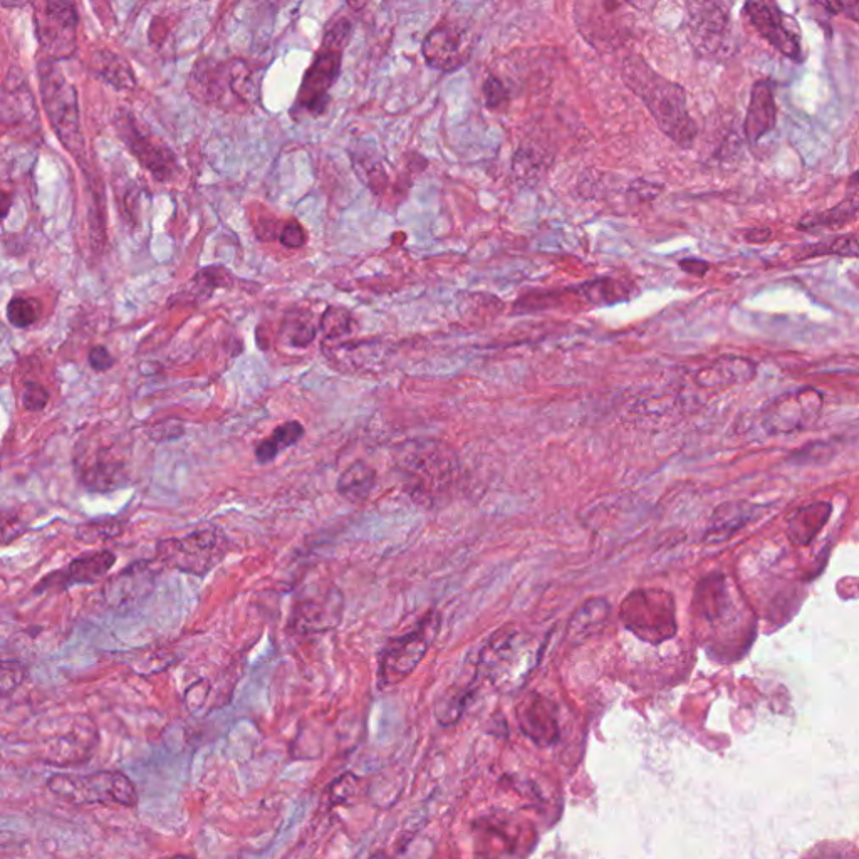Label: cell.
Instances as JSON below:
<instances>
[{
  "label": "cell",
  "mask_w": 859,
  "mask_h": 859,
  "mask_svg": "<svg viewBox=\"0 0 859 859\" xmlns=\"http://www.w3.org/2000/svg\"><path fill=\"white\" fill-rule=\"evenodd\" d=\"M625 83L640 96L660 130L682 148H690L697 138V123L688 113L687 94L680 84L656 74L640 58L623 64Z\"/></svg>",
  "instance_id": "1"
},
{
  "label": "cell",
  "mask_w": 859,
  "mask_h": 859,
  "mask_svg": "<svg viewBox=\"0 0 859 859\" xmlns=\"http://www.w3.org/2000/svg\"><path fill=\"white\" fill-rule=\"evenodd\" d=\"M542 643L526 631L502 628L480 651L479 667L500 692H516L541 660Z\"/></svg>",
  "instance_id": "2"
},
{
  "label": "cell",
  "mask_w": 859,
  "mask_h": 859,
  "mask_svg": "<svg viewBox=\"0 0 859 859\" xmlns=\"http://www.w3.org/2000/svg\"><path fill=\"white\" fill-rule=\"evenodd\" d=\"M398 469L413 499L432 505L447 494L459 474L452 448L438 440H413L400 450Z\"/></svg>",
  "instance_id": "3"
},
{
  "label": "cell",
  "mask_w": 859,
  "mask_h": 859,
  "mask_svg": "<svg viewBox=\"0 0 859 859\" xmlns=\"http://www.w3.org/2000/svg\"><path fill=\"white\" fill-rule=\"evenodd\" d=\"M232 549V541L222 527L204 524L185 536L158 542L155 558L165 568L205 578L229 556Z\"/></svg>",
  "instance_id": "4"
},
{
  "label": "cell",
  "mask_w": 859,
  "mask_h": 859,
  "mask_svg": "<svg viewBox=\"0 0 859 859\" xmlns=\"http://www.w3.org/2000/svg\"><path fill=\"white\" fill-rule=\"evenodd\" d=\"M353 26L346 17H339L324 34L323 44L314 58L311 68L302 79L292 111L297 115L321 116L329 103V89L338 79L343 61V51L349 42Z\"/></svg>",
  "instance_id": "5"
},
{
  "label": "cell",
  "mask_w": 859,
  "mask_h": 859,
  "mask_svg": "<svg viewBox=\"0 0 859 859\" xmlns=\"http://www.w3.org/2000/svg\"><path fill=\"white\" fill-rule=\"evenodd\" d=\"M39 86L42 105L51 121L59 141L78 160L79 167L86 165L81 118H79L78 93L73 84L64 78L58 66L46 59L39 63Z\"/></svg>",
  "instance_id": "6"
},
{
  "label": "cell",
  "mask_w": 859,
  "mask_h": 859,
  "mask_svg": "<svg viewBox=\"0 0 859 859\" xmlns=\"http://www.w3.org/2000/svg\"><path fill=\"white\" fill-rule=\"evenodd\" d=\"M49 791L69 804H118L138 806V792L130 777L118 771H99L86 776L56 774L47 781Z\"/></svg>",
  "instance_id": "7"
},
{
  "label": "cell",
  "mask_w": 859,
  "mask_h": 859,
  "mask_svg": "<svg viewBox=\"0 0 859 859\" xmlns=\"http://www.w3.org/2000/svg\"><path fill=\"white\" fill-rule=\"evenodd\" d=\"M440 625V613L432 610L412 631L388 640L378 660L380 688L395 687L417 670L437 638Z\"/></svg>",
  "instance_id": "8"
},
{
  "label": "cell",
  "mask_w": 859,
  "mask_h": 859,
  "mask_svg": "<svg viewBox=\"0 0 859 859\" xmlns=\"http://www.w3.org/2000/svg\"><path fill=\"white\" fill-rule=\"evenodd\" d=\"M620 620L630 633L655 645L677 633L675 601L662 589L631 591L621 603Z\"/></svg>",
  "instance_id": "9"
},
{
  "label": "cell",
  "mask_w": 859,
  "mask_h": 859,
  "mask_svg": "<svg viewBox=\"0 0 859 859\" xmlns=\"http://www.w3.org/2000/svg\"><path fill=\"white\" fill-rule=\"evenodd\" d=\"M256 79L252 76L249 66L244 61L217 63L205 59L198 63L190 76V91L193 96L205 103H222L229 96L244 105H250L256 98Z\"/></svg>",
  "instance_id": "10"
},
{
  "label": "cell",
  "mask_w": 859,
  "mask_h": 859,
  "mask_svg": "<svg viewBox=\"0 0 859 859\" xmlns=\"http://www.w3.org/2000/svg\"><path fill=\"white\" fill-rule=\"evenodd\" d=\"M687 32L690 44L703 58L729 53L730 16L722 4H688Z\"/></svg>",
  "instance_id": "11"
},
{
  "label": "cell",
  "mask_w": 859,
  "mask_h": 859,
  "mask_svg": "<svg viewBox=\"0 0 859 859\" xmlns=\"http://www.w3.org/2000/svg\"><path fill=\"white\" fill-rule=\"evenodd\" d=\"M625 4H576V22L584 39L594 47H615L625 42L630 31V12Z\"/></svg>",
  "instance_id": "12"
},
{
  "label": "cell",
  "mask_w": 859,
  "mask_h": 859,
  "mask_svg": "<svg viewBox=\"0 0 859 859\" xmlns=\"http://www.w3.org/2000/svg\"><path fill=\"white\" fill-rule=\"evenodd\" d=\"M36 31L41 47L54 59L73 56L76 51L78 14L68 2L34 4Z\"/></svg>",
  "instance_id": "13"
},
{
  "label": "cell",
  "mask_w": 859,
  "mask_h": 859,
  "mask_svg": "<svg viewBox=\"0 0 859 859\" xmlns=\"http://www.w3.org/2000/svg\"><path fill=\"white\" fill-rule=\"evenodd\" d=\"M745 14L755 31L759 32L777 53L801 63L804 59L801 31L794 17L786 16L772 2H747Z\"/></svg>",
  "instance_id": "14"
},
{
  "label": "cell",
  "mask_w": 859,
  "mask_h": 859,
  "mask_svg": "<svg viewBox=\"0 0 859 859\" xmlns=\"http://www.w3.org/2000/svg\"><path fill=\"white\" fill-rule=\"evenodd\" d=\"M116 554L110 549H99V551L84 552L73 561H69L64 568L56 569L53 573L46 574L39 583L34 586L32 593H58L68 591L74 586H93L101 579L106 578L111 569L116 566Z\"/></svg>",
  "instance_id": "15"
},
{
  "label": "cell",
  "mask_w": 859,
  "mask_h": 859,
  "mask_svg": "<svg viewBox=\"0 0 859 859\" xmlns=\"http://www.w3.org/2000/svg\"><path fill=\"white\" fill-rule=\"evenodd\" d=\"M343 613V593L336 586H329L321 593L297 598L289 618V630L297 635L326 633L341 623Z\"/></svg>",
  "instance_id": "16"
},
{
  "label": "cell",
  "mask_w": 859,
  "mask_h": 859,
  "mask_svg": "<svg viewBox=\"0 0 859 859\" xmlns=\"http://www.w3.org/2000/svg\"><path fill=\"white\" fill-rule=\"evenodd\" d=\"M823 407V396L818 391L802 390L782 396L764 413V428L772 435L799 432L811 427Z\"/></svg>",
  "instance_id": "17"
},
{
  "label": "cell",
  "mask_w": 859,
  "mask_h": 859,
  "mask_svg": "<svg viewBox=\"0 0 859 859\" xmlns=\"http://www.w3.org/2000/svg\"><path fill=\"white\" fill-rule=\"evenodd\" d=\"M472 41L464 27L442 24L428 32L423 41V58L428 66L450 73L462 68L470 58Z\"/></svg>",
  "instance_id": "18"
},
{
  "label": "cell",
  "mask_w": 859,
  "mask_h": 859,
  "mask_svg": "<svg viewBox=\"0 0 859 859\" xmlns=\"http://www.w3.org/2000/svg\"><path fill=\"white\" fill-rule=\"evenodd\" d=\"M116 130L121 140L125 141L131 153L140 160L143 167L150 170L158 182H168L177 170V157L165 146L153 143L136 128L130 113L121 110L115 120Z\"/></svg>",
  "instance_id": "19"
},
{
  "label": "cell",
  "mask_w": 859,
  "mask_h": 859,
  "mask_svg": "<svg viewBox=\"0 0 859 859\" xmlns=\"http://www.w3.org/2000/svg\"><path fill=\"white\" fill-rule=\"evenodd\" d=\"M516 717L527 739L539 747H549L558 742V707L541 693H527L517 705Z\"/></svg>",
  "instance_id": "20"
},
{
  "label": "cell",
  "mask_w": 859,
  "mask_h": 859,
  "mask_svg": "<svg viewBox=\"0 0 859 859\" xmlns=\"http://www.w3.org/2000/svg\"><path fill=\"white\" fill-rule=\"evenodd\" d=\"M76 469H78L79 480L86 485L88 489L96 490V492H111V490L120 489L126 485L125 465L121 459L115 457L110 450L99 448L96 452H88L83 450L76 460Z\"/></svg>",
  "instance_id": "21"
},
{
  "label": "cell",
  "mask_w": 859,
  "mask_h": 859,
  "mask_svg": "<svg viewBox=\"0 0 859 859\" xmlns=\"http://www.w3.org/2000/svg\"><path fill=\"white\" fill-rule=\"evenodd\" d=\"M777 106L776 96L771 81L761 79L752 86L750 91L749 108L745 116V136L750 145L761 141L769 131L776 128Z\"/></svg>",
  "instance_id": "22"
},
{
  "label": "cell",
  "mask_w": 859,
  "mask_h": 859,
  "mask_svg": "<svg viewBox=\"0 0 859 859\" xmlns=\"http://www.w3.org/2000/svg\"><path fill=\"white\" fill-rule=\"evenodd\" d=\"M762 511H764V507L761 505L745 504V502H730V504L720 505L715 509L714 516H712L705 541L712 542V544L727 541L740 529H744L750 521H754L755 517L759 516Z\"/></svg>",
  "instance_id": "23"
},
{
  "label": "cell",
  "mask_w": 859,
  "mask_h": 859,
  "mask_svg": "<svg viewBox=\"0 0 859 859\" xmlns=\"http://www.w3.org/2000/svg\"><path fill=\"white\" fill-rule=\"evenodd\" d=\"M610 615L611 604L608 603V599H588L571 616L566 638L569 643L579 645L593 636L601 635V631L606 628V623L610 620Z\"/></svg>",
  "instance_id": "24"
},
{
  "label": "cell",
  "mask_w": 859,
  "mask_h": 859,
  "mask_svg": "<svg viewBox=\"0 0 859 859\" xmlns=\"http://www.w3.org/2000/svg\"><path fill=\"white\" fill-rule=\"evenodd\" d=\"M376 482H378L376 470L370 464L358 460L355 464L349 465L343 474L339 475L336 490L344 500H348L351 504H363L365 500H368L371 492L375 490Z\"/></svg>",
  "instance_id": "25"
},
{
  "label": "cell",
  "mask_w": 859,
  "mask_h": 859,
  "mask_svg": "<svg viewBox=\"0 0 859 859\" xmlns=\"http://www.w3.org/2000/svg\"><path fill=\"white\" fill-rule=\"evenodd\" d=\"M304 433H306V428L297 420L282 423L272 430L269 437L257 443L256 448H254L257 462L261 465L272 464L282 452H286L287 448L294 447L301 442Z\"/></svg>",
  "instance_id": "26"
},
{
  "label": "cell",
  "mask_w": 859,
  "mask_h": 859,
  "mask_svg": "<svg viewBox=\"0 0 859 859\" xmlns=\"http://www.w3.org/2000/svg\"><path fill=\"white\" fill-rule=\"evenodd\" d=\"M829 514H831V505L826 502H816L794 512L789 519L791 541L796 542L797 546L809 544L828 522Z\"/></svg>",
  "instance_id": "27"
},
{
  "label": "cell",
  "mask_w": 859,
  "mask_h": 859,
  "mask_svg": "<svg viewBox=\"0 0 859 859\" xmlns=\"http://www.w3.org/2000/svg\"><path fill=\"white\" fill-rule=\"evenodd\" d=\"M89 69L93 71L94 76H98L105 83L111 84L113 88H135V73L131 71L130 64L126 63V59L121 58L118 54L111 53V51H98V53H94L91 56Z\"/></svg>",
  "instance_id": "28"
},
{
  "label": "cell",
  "mask_w": 859,
  "mask_h": 859,
  "mask_svg": "<svg viewBox=\"0 0 859 859\" xmlns=\"http://www.w3.org/2000/svg\"><path fill=\"white\" fill-rule=\"evenodd\" d=\"M284 338L287 343L294 348H308L309 344L313 343L316 338V328H314L311 316H294L292 319H287L284 324Z\"/></svg>",
  "instance_id": "29"
},
{
  "label": "cell",
  "mask_w": 859,
  "mask_h": 859,
  "mask_svg": "<svg viewBox=\"0 0 859 859\" xmlns=\"http://www.w3.org/2000/svg\"><path fill=\"white\" fill-rule=\"evenodd\" d=\"M321 331L324 338L338 339L348 336L353 331V319L346 309L329 308L321 319Z\"/></svg>",
  "instance_id": "30"
},
{
  "label": "cell",
  "mask_w": 859,
  "mask_h": 859,
  "mask_svg": "<svg viewBox=\"0 0 859 859\" xmlns=\"http://www.w3.org/2000/svg\"><path fill=\"white\" fill-rule=\"evenodd\" d=\"M121 526L120 519H116V517H111V519H105V521H96L89 522V524H84V526L79 527L78 537L79 541L84 542H96V541H106V539H113V537L121 534Z\"/></svg>",
  "instance_id": "31"
},
{
  "label": "cell",
  "mask_w": 859,
  "mask_h": 859,
  "mask_svg": "<svg viewBox=\"0 0 859 859\" xmlns=\"http://www.w3.org/2000/svg\"><path fill=\"white\" fill-rule=\"evenodd\" d=\"M853 215L854 210L849 205H839V207L829 210V212H823V214L814 215V217H807V219L802 220L799 227H801V230H813L818 229V227H839V225L846 224V222L853 219Z\"/></svg>",
  "instance_id": "32"
},
{
  "label": "cell",
  "mask_w": 859,
  "mask_h": 859,
  "mask_svg": "<svg viewBox=\"0 0 859 859\" xmlns=\"http://www.w3.org/2000/svg\"><path fill=\"white\" fill-rule=\"evenodd\" d=\"M584 296L594 304H610V302L621 301L625 297V291L621 289L618 281H594L583 286Z\"/></svg>",
  "instance_id": "33"
},
{
  "label": "cell",
  "mask_w": 859,
  "mask_h": 859,
  "mask_svg": "<svg viewBox=\"0 0 859 859\" xmlns=\"http://www.w3.org/2000/svg\"><path fill=\"white\" fill-rule=\"evenodd\" d=\"M37 318H39V311L34 306V302L29 301V299L14 297L7 304V319L14 328H29L36 323Z\"/></svg>",
  "instance_id": "34"
},
{
  "label": "cell",
  "mask_w": 859,
  "mask_h": 859,
  "mask_svg": "<svg viewBox=\"0 0 859 859\" xmlns=\"http://www.w3.org/2000/svg\"><path fill=\"white\" fill-rule=\"evenodd\" d=\"M828 254H838L843 257H858L859 244L853 237H836V239L823 242L821 245H816L811 249V256H828Z\"/></svg>",
  "instance_id": "35"
},
{
  "label": "cell",
  "mask_w": 859,
  "mask_h": 859,
  "mask_svg": "<svg viewBox=\"0 0 859 859\" xmlns=\"http://www.w3.org/2000/svg\"><path fill=\"white\" fill-rule=\"evenodd\" d=\"M229 272L225 271L224 267H207L204 271L198 272L195 279H193V284L197 287L198 294H202L204 289H207V292L214 291V289H219V287H227L230 284Z\"/></svg>",
  "instance_id": "36"
},
{
  "label": "cell",
  "mask_w": 859,
  "mask_h": 859,
  "mask_svg": "<svg viewBox=\"0 0 859 859\" xmlns=\"http://www.w3.org/2000/svg\"><path fill=\"white\" fill-rule=\"evenodd\" d=\"M49 403V391L37 383V381H27L22 390V408L27 412H42Z\"/></svg>",
  "instance_id": "37"
},
{
  "label": "cell",
  "mask_w": 859,
  "mask_h": 859,
  "mask_svg": "<svg viewBox=\"0 0 859 859\" xmlns=\"http://www.w3.org/2000/svg\"><path fill=\"white\" fill-rule=\"evenodd\" d=\"M355 165H361V167H363V170H358V172L361 173V180H363V182H365L373 192L380 193L385 190L388 178H386L385 170L381 168L380 162L368 160V158H361V160H355Z\"/></svg>",
  "instance_id": "38"
},
{
  "label": "cell",
  "mask_w": 859,
  "mask_h": 859,
  "mask_svg": "<svg viewBox=\"0 0 859 859\" xmlns=\"http://www.w3.org/2000/svg\"><path fill=\"white\" fill-rule=\"evenodd\" d=\"M358 782H360V779H358L355 774H344V776L338 777V779L331 784V787H329V802H331L333 806H338V804L348 802L351 797L355 796L356 789H358Z\"/></svg>",
  "instance_id": "39"
},
{
  "label": "cell",
  "mask_w": 859,
  "mask_h": 859,
  "mask_svg": "<svg viewBox=\"0 0 859 859\" xmlns=\"http://www.w3.org/2000/svg\"><path fill=\"white\" fill-rule=\"evenodd\" d=\"M24 677H26V672L19 663H2V682H0L2 695L6 697L12 690H16L24 682Z\"/></svg>",
  "instance_id": "40"
},
{
  "label": "cell",
  "mask_w": 859,
  "mask_h": 859,
  "mask_svg": "<svg viewBox=\"0 0 859 859\" xmlns=\"http://www.w3.org/2000/svg\"><path fill=\"white\" fill-rule=\"evenodd\" d=\"M485 105L489 106V110H495L499 106L504 105L507 99V89L504 83L495 76H489L484 84Z\"/></svg>",
  "instance_id": "41"
},
{
  "label": "cell",
  "mask_w": 859,
  "mask_h": 859,
  "mask_svg": "<svg viewBox=\"0 0 859 859\" xmlns=\"http://www.w3.org/2000/svg\"><path fill=\"white\" fill-rule=\"evenodd\" d=\"M88 363L96 373H105L115 366V358L105 346H93L89 349Z\"/></svg>",
  "instance_id": "42"
},
{
  "label": "cell",
  "mask_w": 859,
  "mask_h": 859,
  "mask_svg": "<svg viewBox=\"0 0 859 859\" xmlns=\"http://www.w3.org/2000/svg\"><path fill=\"white\" fill-rule=\"evenodd\" d=\"M281 242L282 245H286L289 249H297V247H302V245L306 244V234H304L301 225L291 222V224H287L282 229Z\"/></svg>",
  "instance_id": "43"
},
{
  "label": "cell",
  "mask_w": 859,
  "mask_h": 859,
  "mask_svg": "<svg viewBox=\"0 0 859 859\" xmlns=\"http://www.w3.org/2000/svg\"><path fill=\"white\" fill-rule=\"evenodd\" d=\"M819 6L826 11L833 12L834 16L843 14V16L859 24V2H821Z\"/></svg>",
  "instance_id": "44"
},
{
  "label": "cell",
  "mask_w": 859,
  "mask_h": 859,
  "mask_svg": "<svg viewBox=\"0 0 859 859\" xmlns=\"http://www.w3.org/2000/svg\"><path fill=\"white\" fill-rule=\"evenodd\" d=\"M680 267H682L683 271L688 272V274L703 277L709 272L710 264L709 262L700 261V259H685V261H680Z\"/></svg>",
  "instance_id": "45"
},
{
  "label": "cell",
  "mask_w": 859,
  "mask_h": 859,
  "mask_svg": "<svg viewBox=\"0 0 859 859\" xmlns=\"http://www.w3.org/2000/svg\"><path fill=\"white\" fill-rule=\"evenodd\" d=\"M173 425H175V422H162V425H157V427L151 430V438L157 440V442H168V440L180 438L178 433L168 432V428H172Z\"/></svg>",
  "instance_id": "46"
},
{
  "label": "cell",
  "mask_w": 859,
  "mask_h": 859,
  "mask_svg": "<svg viewBox=\"0 0 859 859\" xmlns=\"http://www.w3.org/2000/svg\"><path fill=\"white\" fill-rule=\"evenodd\" d=\"M772 237L771 229H752L745 234V240L750 244H766Z\"/></svg>",
  "instance_id": "47"
},
{
  "label": "cell",
  "mask_w": 859,
  "mask_h": 859,
  "mask_svg": "<svg viewBox=\"0 0 859 859\" xmlns=\"http://www.w3.org/2000/svg\"><path fill=\"white\" fill-rule=\"evenodd\" d=\"M7 209H9V198H7V195H4V212H2L4 219L7 217Z\"/></svg>",
  "instance_id": "48"
},
{
  "label": "cell",
  "mask_w": 859,
  "mask_h": 859,
  "mask_svg": "<svg viewBox=\"0 0 859 859\" xmlns=\"http://www.w3.org/2000/svg\"><path fill=\"white\" fill-rule=\"evenodd\" d=\"M849 183H851V185H853V183H859V172H854L853 175H851Z\"/></svg>",
  "instance_id": "49"
},
{
  "label": "cell",
  "mask_w": 859,
  "mask_h": 859,
  "mask_svg": "<svg viewBox=\"0 0 859 859\" xmlns=\"http://www.w3.org/2000/svg\"><path fill=\"white\" fill-rule=\"evenodd\" d=\"M370 859H391L390 856H386L385 853H376L371 856Z\"/></svg>",
  "instance_id": "50"
}]
</instances>
